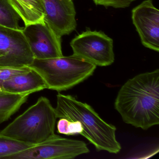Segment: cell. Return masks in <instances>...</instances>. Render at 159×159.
<instances>
[{"mask_svg":"<svg viewBox=\"0 0 159 159\" xmlns=\"http://www.w3.org/2000/svg\"><path fill=\"white\" fill-rule=\"evenodd\" d=\"M114 108L125 123L147 130L159 124V70L138 74L121 87Z\"/></svg>","mask_w":159,"mask_h":159,"instance_id":"cell-1","label":"cell"},{"mask_svg":"<svg viewBox=\"0 0 159 159\" xmlns=\"http://www.w3.org/2000/svg\"><path fill=\"white\" fill-rule=\"evenodd\" d=\"M55 108L57 118L80 122L83 127L81 135L94 145L97 150L118 153L121 149L116 139V128L104 121L88 104L74 97L58 93Z\"/></svg>","mask_w":159,"mask_h":159,"instance_id":"cell-2","label":"cell"},{"mask_svg":"<svg viewBox=\"0 0 159 159\" xmlns=\"http://www.w3.org/2000/svg\"><path fill=\"white\" fill-rule=\"evenodd\" d=\"M55 108L45 97L15 119L0 134L30 145L40 144L54 135L57 119Z\"/></svg>","mask_w":159,"mask_h":159,"instance_id":"cell-3","label":"cell"},{"mask_svg":"<svg viewBox=\"0 0 159 159\" xmlns=\"http://www.w3.org/2000/svg\"><path fill=\"white\" fill-rule=\"evenodd\" d=\"M42 77L47 89L66 91L93 75L97 66L73 54L45 59H34L29 66Z\"/></svg>","mask_w":159,"mask_h":159,"instance_id":"cell-4","label":"cell"},{"mask_svg":"<svg viewBox=\"0 0 159 159\" xmlns=\"http://www.w3.org/2000/svg\"><path fill=\"white\" fill-rule=\"evenodd\" d=\"M73 54L98 66H107L115 60L113 41L102 31L88 30L70 43Z\"/></svg>","mask_w":159,"mask_h":159,"instance_id":"cell-5","label":"cell"},{"mask_svg":"<svg viewBox=\"0 0 159 159\" xmlns=\"http://www.w3.org/2000/svg\"><path fill=\"white\" fill-rule=\"evenodd\" d=\"M90 152L85 142L55 134L48 140L6 159H72Z\"/></svg>","mask_w":159,"mask_h":159,"instance_id":"cell-6","label":"cell"},{"mask_svg":"<svg viewBox=\"0 0 159 159\" xmlns=\"http://www.w3.org/2000/svg\"><path fill=\"white\" fill-rule=\"evenodd\" d=\"M22 29L0 26V66H29L33 62L34 57Z\"/></svg>","mask_w":159,"mask_h":159,"instance_id":"cell-7","label":"cell"},{"mask_svg":"<svg viewBox=\"0 0 159 159\" xmlns=\"http://www.w3.org/2000/svg\"><path fill=\"white\" fill-rule=\"evenodd\" d=\"M34 59L63 56L61 37L45 22L25 26L22 29Z\"/></svg>","mask_w":159,"mask_h":159,"instance_id":"cell-8","label":"cell"},{"mask_svg":"<svg viewBox=\"0 0 159 159\" xmlns=\"http://www.w3.org/2000/svg\"><path fill=\"white\" fill-rule=\"evenodd\" d=\"M133 24L143 46L159 52V11L152 0H145L132 10Z\"/></svg>","mask_w":159,"mask_h":159,"instance_id":"cell-9","label":"cell"},{"mask_svg":"<svg viewBox=\"0 0 159 159\" xmlns=\"http://www.w3.org/2000/svg\"><path fill=\"white\" fill-rule=\"evenodd\" d=\"M44 22L59 37L76 29V12L73 0H42Z\"/></svg>","mask_w":159,"mask_h":159,"instance_id":"cell-10","label":"cell"},{"mask_svg":"<svg viewBox=\"0 0 159 159\" xmlns=\"http://www.w3.org/2000/svg\"><path fill=\"white\" fill-rule=\"evenodd\" d=\"M1 86L6 93L21 94L30 95L47 89L46 84L41 76L31 68L27 72L5 81Z\"/></svg>","mask_w":159,"mask_h":159,"instance_id":"cell-11","label":"cell"},{"mask_svg":"<svg viewBox=\"0 0 159 159\" xmlns=\"http://www.w3.org/2000/svg\"><path fill=\"white\" fill-rule=\"evenodd\" d=\"M28 94L6 93L0 95V124L8 120L25 103Z\"/></svg>","mask_w":159,"mask_h":159,"instance_id":"cell-12","label":"cell"},{"mask_svg":"<svg viewBox=\"0 0 159 159\" xmlns=\"http://www.w3.org/2000/svg\"><path fill=\"white\" fill-rule=\"evenodd\" d=\"M24 13L25 26L44 22V10L42 0H17Z\"/></svg>","mask_w":159,"mask_h":159,"instance_id":"cell-13","label":"cell"},{"mask_svg":"<svg viewBox=\"0 0 159 159\" xmlns=\"http://www.w3.org/2000/svg\"><path fill=\"white\" fill-rule=\"evenodd\" d=\"M21 18L5 0H0V26L15 30H22L19 26Z\"/></svg>","mask_w":159,"mask_h":159,"instance_id":"cell-14","label":"cell"},{"mask_svg":"<svg viewBox=\"0 0 159 159\" xmlns=\"http://www.w3.org/2000/svg\"><path fill=\"white\" fill-rule=\"evenodd\" d=\"M9 137L0 134V159H7L15 153L20 152L32 147Z\"/></svg>","mask_w":159,"mask_h":159,"instance_id":"cell-15","label":"cell"},{"mask_svg":"<svg viewBox=\"0 0 159 159\" xmlns=\"http://www.w3.org/2000/svg\"><path fill=\"white\" fill-rule=\"evenodd\" d=\"M57 132L63 134L81 135L83 127L80 123L77 121H72L65 118H60L57 124Z\"/></svg>","mask_w":159,"mask_h":159,"instance_id":"cell-16","label":"cell"},{"mask_svg":"<svg viewBox=\"0 0 159 159\" xmlns=\"http://www.w3.org/2000/svg\"><path fill=\"white\" fill-rule=\"evenodd\" d=\"M31 68L28 66L22 67L0 66V85L11 78L29 71Z\"/></svg>","mask_w":159,"mask_h":159,"instance_id":"cell-17","label":"cell"},{"mask_svg":"<svg viewBox=\"0 0 159 159\" xmlns=\"http://www.w3.org/2000/svg\"><path fill=\"white\" fill-rule=\"evenodd\" d=\"M96 5H100L107 8L125 9L129 7L131 3L136 0H93Z\"/></svg>","mask_w":159,"mask_h":159,"instance_id":"cell-18","label":"cell"},{"mask_svg":"<svg viewBox=\"0 0 159 159\" xmlns=\"http://www.w3.org/2000/svg\"><path fill=\"white\" fill-rule=\"evenodd\" d=\"M5 1H6L16 11L20 16L21 19L22 20L24 17V13H23L22 7L19 4L18 1L17 0H5Z\"/></svg>","mask_w":159,"mask_h":159,"instance_id":"cell-19","label":"cell"},{"mask_svg":"<svg viewBox=\"0 0 159 159\" xmlns=\"http://www.w3.org/2000/svg\"><path fill=\"white\" fill-rule=\"evenodd\" d=\"M6 93H6V92H4V91L2 90L1 86L0 85V95L4 94Z\"/></svg>","mask_w":159,"mask_h":159,"instance_id":"cell-20","label":"cell"}]
</instances>
